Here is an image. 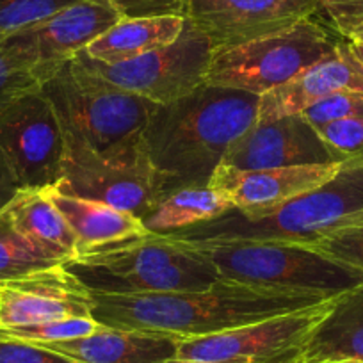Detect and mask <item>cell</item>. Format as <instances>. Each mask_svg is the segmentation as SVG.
<instances>
[{"instance_id": "obj_1", "label": "cell", "mask_w": 363, "mask_h": 363, "mask_svg": "<svg viewBox=\"0 0 363 363\" xmlns=\"http://www.w3.org/2000/svg\"><path fill=\"white\" fill-rule=\"evenodd\" d=\"M257 95L211 84L153 107L143 148L159 201L180 189L208 186L228 146L257 123Z\"/></svg>"}, {"instance_id": "obj_2", "label": "cell", "mask_w": 363, "mask_h": 363, "mask_svg": "<svg viewBox=\"0 0 363 363\" xmlns=\"http://www.w3.org/2000/svg\"><path fill=\"white\" fill-rule=\"evenodd\" d=\"M323 301L328 299L218 280L203 291L146 296L91 294V317L107 328L162 333L186 340L235 330Z\"/></svg>"}, {"instance_id": "obj_3", "label": "cell", "mask_w": 363, "mask_h": 363, "mask_svg": "<svg viewBox=\"0 0 363 363\" xmlns=\"http://www.w3.org/2000/svg\"><path fill=\"white\" fill-rule=\"evenodd\" d=\"M65 141L79 143L114 162L148 164L143 132L157 104L104 79L86 50L41 84Z\"/></svg>"}, {"instance_id": "obj_4", "label": "cell", "mask_w": 363, "mask_h": 363, "mask_svg": "<svg viewBox=\"0 0 363 363\" xmlns=\"http://www.w3.org/2000/svg\"><path fill=\"white\" fill-rule=\"evenodd\" d=\"M363 225V159L344 162L324 186L260 218L235 208L211 221L164 235L173 240H274L310 244L349 226Z\"/></svg>"}, {"instance_id": "obj_5", "label": "cell", "mask_w": 363, "mask_h": 363, "mask_svg": "<svg viewBox=\"0 0 363 363\" xmlns=\"http://www.w3.org/2000/svg\"><path fill=\"white\" fill-rule=\"evenodd\" d=\"M65 267L91 294L102 296L203 291L221 280L187 244L155 233L91 250L66 260Z\"/></svg>"}, {"instance_id": "obj_6", "label": "cell", "mask_w": 363, "mask_h": 363, "mask_svg": "<svg viewBox=\"0 0 363 363\" xmlns=\"http://www.w3.org/2000/svg\"><path fill=\"white\" fill-rule=\"evenodd\" d=\"M173 240V239H171ZM211 262L219 278L247 287L331 299L363 284V272L312 246L274 240H178Z\"/></svg>"}, {"instance_id": "obj_7", "label": "cell", "mask_w": 363, "mask_h": 363, "mask_svg": "<svg viewBox=\"0 0 363 363\" xmlns=\"http://www.w3.org/2000/svg\"><path fill=\"white\" fill-rule=\"evenodd\" d=\"M342 40L310 16L289 29L216 50L205 84L262 96L330 55Z\"/></svg>"}, {"instance_id": "obj_8", "label": "cell", "mask_w": 363, "mask_h": 363, "mask_svg": "<svg viewBox=\"0 0 363 363\" xmlns=\"http://www.w3.org/2000/svg\"><path fill=\"white\" fill-rule=\"evenodd\" d=\"M62 164L61 123L41 89L0 107V177L18 189H50L61 180Z\"/></svg>"}, {"instance_id": "obj_9", "label": "cell", "mask_w": 363, "mask_h": 363, "mask_svg": "<svg viewBox=\"0 0 363 363\" xmlns=\"http://www.w3.org/2000/svg\"><path fill=\"white\" fill-rule=\"evenodd\" d=\"M123 18L113 0H79L48 18L0 36V52L47 82Z\"/></svg>"}, {"instance_id": "obj_10", "label": "cell", "mask_w": 363, "mask_h": 363, "mask_svg": "<svg viewBox=\"0 0 363 363\" xmlns=\"http://www.w3.org/2000/svg\"><path fill=\"white\" fill-rule=\"evenodd\" d=\"M333 299L247 326L178 342V359L219 363H291L330 313Z\"/></svg>"}, {"instance_id": "obj_11", "label": "cell", "mask_w": 363, "mask_h": 363, "mask_svg": "<svg viewBox=\"0 0 363 363\" xmlns=\"http://www.w3.org/2000/svg\"><path fill=\"white\" fill-rule=\"evenodd\" d=\"M214 52L207 36L186 20L184 30L173 43L120 65H102L95 59H91V62L114 86L164 106L203 86Z\"/></svg>"}, {"instance_id": "obj_12", "label": "cell", "mask_w": 363, "mask_h": 363, "mask_svg": "<svg viewBox=\"0 0 363 363\" xmlns=\"http://www.w3.org/2000/svg\"><path fill=\"white\" fill-rule=\"evenodd\" d=\"M54 189L68 196L111 205L141 221L159 203L150 164L114 162L73 141H65L62 177Z\"/></svg>"}, {"instance_id": "obj_13", "label": "cell", "mask_w": 363, "mask_h": 363, "mask_svg": "<svg viewBox=\"0 0 363 363\" xmlns=\"http://www.w3.org/2000/svg\"><path fill=\"white\" fill-rule=\"evenodd\" d=\"M319 11V0H184V18L214 50L278 33Z\"/></svg>"}, {"instance_id": "obj_14", "label": "cell", "mask_w": 363, "mask_h": 363, "mask_svg": "<svg viewBox=\"0 0 363 363\" xmlns=\"http://www.w3.org/2000/svg\"><path fill=\"white\" fill-rule=\"evenodd\" d=\"M91 317V292L65 264L0 281V328Z\"/></svg>"}, {"instance_id": "obj_15", "label": "cell", "mask_w": 363, "mask_h": 363, "mask_svg": "<svg viewBox=\"0 0 363 363\" xmlns=\"http://www.w3.org/2000/svg\"><path fill=\"white\" fill-rule=\"evenodd\" d=\"M342 166L344 162H326L246 171L221 164L208 180V187L228 194L235 211L246 218H260L324 186Z\"/></svg>"}, {"instance_id": "obj_16", "label": "cell", "mask_w": 363, "mask_h": 363, "mask_svg": "<svg viewBox=\"0 0 363 363\" xmlns=\"http://www.w3.org/2000/svg\"><path fill=\"white\" fill-rule=\"evenodd\" d=\"M337 162L315 128L301 116L255 123L228 146L223 164L237 169H271Z\"/></svg>"}, {"instance_id": "obj_17", "label": "cell", "mask_w": 363, "mask_h": 363, "mask_svg": "<svg viewBox=\"0 0 363 363\" xmlns=\"http://www.w3.org/2000/svg\"><path fill=\"white\" fill-rule=\"evenodd\" d=\"M363 93V65L347 40L292 80L258 96L257 123L301 114L308 106L337 91Z\"/></svg>"}, {"instance_id": "obj_18", "label": "cell", "mask_w": 363, "mask_h": 363, "mask_svg": "<svg viewBox=\"0 0 363 363\" xmlns=\"http://www.w3.org/2000/svg\"><path fill=\"white\" fill-rule=\"evenodd\" d=\"M178 342L171 335L102 326L87 337L38 345L73 363H169L177 358Z\"/></svg>"}, {"instance_id": "obj_19", "label": "cell", "mask_w": 363, "mask_h": 363, "mask_svg": "<svg viewBox=\"0 0 363 363\" xmlns=\"http://www.w3.org/2000/svg\"><path fill=\"white\" fill-rule=\"evenodd\" d=\"M331 362H363V284L335 299L291 363Z\"/></svg>"}, {"instance_id": "obj_20", "label": "cell", "mask_w": 363, "mask_h": 363, "mask_svg": "<svg viewBox=\"0 0 363 363\" xmlns=\"http://www.w3.org/2000/svg\"><path fill=\"white\" fill-rule=\"evenodd\" d=\"M45 191L79 239V255L111 246V244L138 239L150 233L141 219L128 212L118 211L111 205L99 203V201L68 196L55 191L54 187Z\"/></svg>"}, {"instance_id": "obj_21", "label": "cell", "mask_w": 363, "mask_h": 363, "mask_svg": "<svg viewBox=\"0 0 363 363\" xmlns=\"http://www.w3.org/2000/svg\"><path fill=\"white\" fill-rule=\"evenodd\" d=\"M6 211L15 228L48 257L61 264L79 257V239L45 189H18Z\"/></svg>"}, {"instance_id": "obj_22", "label": "cell", "mask_w": 363, "mask_h": 363, "mask_svg": "<svg viewBox=\"0 0 363 363\" xmlns=\"http://www.w3.org/2000/svg\"><path fill=\"white\" fill-rule=\"evenodd\" d=\"M184 16H123L116 26L86 48L87 55L102 65H120L150 50L169 45L184 30Z\"/></svg>"}, {"instance_id": "obj_23", "label": "cell", "mask_w": 363, "mask_h": 363, "mask_svg": "<svg viewBox=\"0 0 363 363\" xmlns=\"http://www.w3.org/2000/svg\"><path fill=\"white\" fill-rule=\"evenodd\" d=\"M228 194L212 187H187L160 200L143 219L150 233L169 235L233 211Z\"/></svg>"}, {"instance_id": "obj_24", "label": "cell", "mask_w": 363, "mask_h": 363, "mask_svg": "<svg viewBox=\"0 0 363 363\" xmlns=\"http://www.w3.org/2000/svg\"><path fill=\"white\" fill-rule=\"evenodd\" d=\"M57 264L61 262L48 257L15 228L6 207L0 208V281L15 280Z\"/></svg>"}, {"instance_id": "obj_25", "label": "cell", "mask_w": 363, "mask_h": 363, "mask_svg": "<svg viewBox=\"0 0 363 363\" xmlns=\"http://www.w3.org/2000/svg\"><path fill=\"white\" fill-rule=\"evenodd\" d=\"M102 328L93 317H72V319L48 320V323L29 324V326L0 328V338L29 342V344H52V342L73 340L87 337Z\"/></svg>"}, {"instance_id": "obj_26", "label": "cell", "mask_w": 363, "mask_h": 363, "mask_svg": "<svg viewBox=\"0 0 363 363\" xmlns=\"http://www.w3.org/2000/svg\"><path fill=\"white\" fill-rule=\"evenodd\" d=\"M337 162L363 159V114L315 128Z\"/></svg>"}, {"instance_id": "obj_27", "label": "cell", "mask_w": 363, "mask_h": 363, "mask_svg": "<svg viewBox=\"0 0 363 363\" xmlns=\"http://www.w3.org/2000/svg\"><path fill=\"white\" fill-rule=\"evenodd\" d=\"M79 0H0V36L48 18Z\"/></svg>"}, {"instance_id": "obj_28", "label": "cell", "mask_w": 363, "mask_h": 363, "mask_svg": "<svg viewBox=\"0 0 363 363\" xmlns=\"http://www.w3.org/2000/svg\"><path fill=\"white\" fill-rule=\"evenodd\" d=\"M363 114V93L359 91H337L324 99L317 100L312 106L306 107L301 116L312 125L313 128L344 118L359 116Z\"/></svg>"}, {"instance_id": "obj_29", "label": "cell", "mask_w": 363, "mask_h": 363, "mask_svg": "<svg viewBox=\"0 0 363 363\" xmlns=\"http://www.w3.org/2000/svg\"><path fill=\"white\" fill-rule=\"evenodd\" d=\"M310 246L333 260L363 272V225L338 230Z\"/></svg>"}, {"instance_id": "obj_30", "label": "cell", "mask_w": 363, "mask_h": 363, "mask_svg": "<svg viewBox=\"0 0 363 363\" xmlns=\"http://www.w3.org/2000/svg\"><path fill=\"white\" fill-rule=\"evenodd\" d=\"M319 9L344 40L363 30V0H319Z\"/></svg>"}, {"instance_id": "obj_31", "label": "cell", "mask_w": 363, "mask_h": 363, "mask_svg": "<svg viewBox=\"0 0 363 363\" xmlns=\"http://www.w3.org/2000/svg\"><path fill=\"white\" fill-rule=\"evenodd\" d=\"M40 89L41 84L29 69L16 65L13 59L0 52V107H4L16 96Z\"/></svg>"}, {"instance_id": "obj_32", "label": "cell", "mask_w": 363, "mask_h": 363, "mask_svg": "<svg viewBox=\"0 0 363 363\" xmlns=\"http://www.w3.org/2000/svg\"><path fill=\"white\" fill-rule=\"evenodd\" d=\"M0 363H73L66 356L38 344L0 338Z\"/></svg>"}, {"instance_id": "obj_33", "label": "cell", "mask_w": 363, "mask_h": 363, "mask_svg": "<svg viewBox=\"0 0 363 363\" xmlns=\"http://www.w3.org/2000/svg\"><path fill=\"white\" fill-rule=\"evenodd\" d=\"M123 16H184V0H113Z\"/></svg>"}, {"instance_id": "obj_34", "label": "cell", "mask_w": 363, "mask_h": 363, "mask_svg": "<svg viewBox=\"0 0 363 363\" xmlns=\"http://www.w3.org/2000/svg\"><path fill=\"white\" fill-rule=\"evenodd\" d=\"M18 187H15L11 182H8L6 178L0 177V208L6 207V205L11 201V198L15 196Z\"/></svg>"}, {"instance_id": "obj_35", "label": "cell", "mask_w": 363, "mask_h": 363, "mask_svg": "<svg viewBox=\"0 0 363 363\" xmlns=\"http://www.w3.org/2000/svg\"><path fill=\"white\" fill-rule=\"evenodd\" d=\"M347 41H349V47H351L352 54H354L356 57L359 59V62L363 65V41H351V40H347Z\"/></svg>"}, {"instance_id": "obj_36", "label": "cell", "mask_w": 363, "mask_h": 363, "mask_svg": "<svg viewBox=\"0 0 363 363\" xmlns=\"http://www.w3.org/2000/svg\"><path fill=\"white\" fill-rule=\"evenodd\" d=\"M169 363H219V362H193V359H178V358H174V359H171Z\"/></svg>"}, {"instance_id": "obj_37", "label": "cell", "mask_w": 363, "mask_h": 363, "mask_svg": "<svg viewBox=\"0 0 363 363\" xmlns=\"http://www.w3.org/2000/svg\"><path fill=\"white\" fill-rule=\"evenodd\" d=\"M351 41H363V30H362V33L356 34L354 38H351Z\"/></svg>"}, {"instance_id": "obj_38", "label": "cell", "mask_w": 363, "mask_h": 363, "mask_svg": "<svg viewBox=\"0 0 363 363\" xmlns=\"http://www.w3.org/2000/svg\"><path fill=\"white\" fill-rule=\"evenodd\" d=\"M331 363H363V362H331Z\"/></svg>"}]
</instances>
